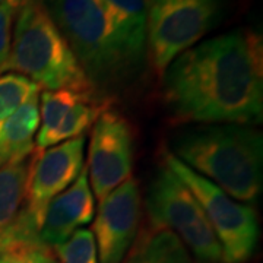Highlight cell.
Returning a JSON list of instances; mask_svg holds the SVG:
<instances>
[{
  "label": "cell",
  "mask_w": 263,
  "mask_h": 263,
  "mask_svg": "<svg viewBox=\"0 0 263 263\" xmlns=\"http://www.w3.org/2000/svg\"><path fill=\"white\" fill-rule=\"evenodd\" d=\"M262 38L231 31L176 57L164 72L174 116L199 124H254L263 116Z\"/></svg>",
  "instance_id": "cell-1"
},
{
  "label": "cell",
  "mask_w": 263,
  "mask_h": 263,
  "mask_svg": "<svg viewBox=\"0 0 263 263\" xmlns=\"http://www.w3.org/2000/svg\"><path fill=\"white\" fill-rule=\"evenodd\" d=\"M117 47L129 69L139 65L146 51L148 0H101Z\"/></svg>",
  "instance_id": "cell-13"
},
{
  "label": "cell",
  "mask_w": 263,
  "mask_h": 263,
  "mask_svg": "<svg viewBox=\"0 0 263 263\" xmlns=\"http://www.w3.org/2000/svg\"><path fill=\"white\" fill-rule=\"evenodd\" d=\"M94 209V195L84 167L70 187L50 200L38 230V240L53 247L65 243L76 230L92 221Z\"/></svg>",
  "instance_id": "cell-11"
},
{
  "label": "cell",
  "mask_w": 263,
  "mask_h": 263,
  "mask_svg": "<svg viewBox=\"0 0 263 263\" xmlns=\"http://www.w3.org/2000/svg\"><path fill=\"white\" fill-rule=\"evenodd\" d=\"M27 0H0V5H10V6H15V8H21Z\"/></svg>",
  "instance_id": "cell-22"
},
{
  "label": "cell",
  "mask_w": 263,
  "mask_h": 263,
  "mask_svg": "<svg viewBox=\"0 0 263 263\" xmlns=\"http://www.w3.org/2000/svg\"><path fill=\"white\" fill-rule=\"evenodd\" d=\"M40 92L32 94L10 116L0 130V168L34 154V135L40 124Z\"/></svg>",
  "instance_id": "cell-14"
},
{
  "label": "cell",
  "mask_w": 263,
  "mask_h": 263,
  "mask_svg": "<svg viewBox=\"0 0 263 263\" xmlns=\"http://www.w3.org/2000/svg\"><path fill=\"white\" fill-rule=\"evenodd\" d=\"M34 154L0 168V249L21 238L37 237L24 211Z\"/></svg>",
  "instance_id": "cell-12"
},
{
  "label": "cell",
  "mask_w": 263,
  "mask_h": 263,
  "mask_svg": "<svg viewBox=\"0 0 263 263\" xmlns=\"http://www.w3.org/2000/svg\"><path fill=\"white\" fill-rule=\"evenodd\" d=\"M41 88L25 76L18 73H5L0 76V130L12 114L32 94Z\"/></svg>",
  "instance_id": "cell-18"
},
{
  "label": "cell",
  "mask_w": 263,
  "mask_h": 263,
  "mask_svg": "<svg viewBox=\"0 0 263 263\" xmlns=\"http://www.w3.org/2000/svg\"><path fill=\"white\" fill-rule=\"evenodd\" d=\"M18 8L0 5V73H5L12 46V27L18 13Z\"/></svg>",
  "instance_id": "cell-21"
},
{
  "label": "cell",
  "mask_w": 263,
  "mask_h": 263,
  "mask_svg": "<svg viewBox=\"0 0 263 263\" xmlns=\"http://www.w3.org/2000/svg\"><path fill=\"white\" fill-rule=\"evenodd\" d=\"M100 114H101V108L94 104L91 95L81 98L78 103L69 108V111L65 114V117L62 119L56 130L50 136L48 148L81 136L92 123H95Z\"/></svg>",
  "instance_id": "cell-17"
},
{
  "label": "cell",
  "mask_w": 263,
  "mask_h": 263,
  "mask_svg": "<svg viewBox=\"0 0 263 263\" xmlns=\"http://www.w3.org/2000/svg\"><path fill=\"white\" fill-rule=\"evenodd\" d=\"M92 88H105L129 73L101 0L44 2Z\"/></svg>",
  "instance_id": "cell-4"
},
{
  "label": "cell",
  "mask_w": 263,
  "mask_h": 263,
  "mask_svg": "<svg viewBox=\"0 0 263 263\" xmlns=\"http://www.w3.org/2000/svg\"><path fill=\"white\" fill-rule=\"evenodd\" d=\"M141 195L136 180L127 179L100 202L94 238L100 263H122L138 233Z\"/></svg>",
  "instance_id": "cell-10"
},
{
  "label": "cell",
  "mask_w": 263,
  "mask_h": 263,
  "mask_svg": "<svg viewBox=\"0 0 263 263\" xmlns=\"http://www.w3.org/2000/svg\"><path fill=\"white\" fill-rule=\"evenodd\" d=\"M84 148L85 136L81 135L35 157L29 171L24 209L37 231L50 200L69 187L85 167Z\"/></svg>",
  "instance_id": "cell-9"
},
{
  "label": "cell",
  "mask_w": 263,
  "mask_h": 263,
  "mask_svg": "<svg viewBox=\"0 0 263 263\" xmlns=\"http://www.w3.org/2000/svg\"><path fill=\"white\" fill-rule=\"evenodd\" d=\"M218 15L219 0H148L146 48L154 69L164 73L209 32Z\"/></svg>",
  "instance_id": "cell-7"
},
{
  "label": "cell",
  "mask_w": 263,
  "mask_h": 263,
  "mask_svg": "<svg viewBox=\"0 0 263 263\" xmlns=\"http://www.w3.org/2000/svg\"><path fill=\"white\" fill-rule=\"evenodd\" d=\"M165 165L184 183L202 206L219 241L224 263L247 262L259 240V224L253 208L235 202L173 154H165Z\"/></svg>",
  "instance_id": "cell-6"
},
{
  "label": "cell",
  "mask_w": 263,
  "mask_h": 263,
  "mask_svg": "<svg viewBox=\"0 0 263 263\" xmlns=\"http://www.w3.org/2000/svg\"><path fill=\"white\" fill-rule=\"evenodd\" d=\"M5 72L25 76L46 91H94L43 0H27L19 8Z\"/></svg>",
  "instance_id": "cell-3"
},
{
  "label": "cell",
  "mask_w": 263,
  "mask_h": 263,
  "mask_svg": "<svg viewBox=\"0 0 263 263\" xmlns=\"http://www.w3.org/2000/svg\"><path fill=\"white\" fill-rule=\"evenodd\" d=\"M173 155L233 199L253 203L262 193V133L245 124L189 129L174 139Z\"/></svg>",
  "instance_id": "cell-2"
},
{
  "label": "cell",
  "mask_w": 263,
  "mask_h": 263,
  "mask_svg": "<svg viewBox=\"0 0 263 263\" xmlns=\"http://www.w3.org/2000/svg\"><path fill=\"white\" fill-rule=\"evenodd\" d=\"M146 211L155 230H168L200 263H224L222 250L202 206L164 164L151 183Z\"/></svg>",
  "instance_id": "cell-5"
},
{
  "label": "cell",
  "mask_w": 263,
  "mask_h": 263,
  "mask_svg": "<svg viewBox=\"0 0 263 263\" xmlns=\"http://www.w3.org/2000/svg\"><path fill=\"white\" fill-rule=\"evenodd\" d=\"M132 160V133L127 122L116 111H101L95 120L86 167L91 190L100 202L129 179Z\"/></svg>",
  "instance_id": "cell-8"
},
{
  "label": "cell",
  "mask_w": 263,
  "mask_h": 263,
  "mask_svg": "<svg viewBox=\"0 0 263 263\" xmlns=\"http://www.w3.org/2000/svg\"><path fill=\"white\" fill-rule=\"evenodd\" d=\"M91 94H81L70 89H57V91H44L41 94L40 103V124H38L37 148L40 151L47 149L48 139L60 124L69 108L81 98L89 97Z\"/></svg>",
  "instance_id": "cell-16"
},
{
  "label": "cell",
  "mask_w": 263,
  "mask_h": 263,
  "mask_svg": "<svg viewBox=\"0 0 263 263\" xmlns=\"http://www.w3.org/2000/svg\"><path fill=\"white\" fill-rule=\"evenodd\" d=\"M126 263H193L186 246L168 230H155L143 237Z\"/></svg>",
  "instance_id": "cell-15"
},
{
  "label": "cell",
  "mask_w": 263,
  "mask_h": 263,
  "mask_svg": "<svg viewBox=\"0 0 263 263\" xmlns=\"http://www.w3.org/2000/svg\"><path fill=\"white\" fill-rule=\"evenodd\" d=\"M0 263H59L38 238H21L0 249Z\"/></svg>",
  "instance_id": "cell-20"
},
{
  "label": "cell",
  "mask_w": 263,
  "mask_h": 263,
  "mask_svg": "<svg viewBox=\"0 0 263 263\" xmlns=\"http://www.w3.org/2000/svg\"><path fill=\"white\" fill-rule=\"evenodd\" d=\"M59 263H100L91 230L79 228L65 243L56 246Z\"/></svg>",
  "instance_id": "cell-19"
}]
</instances>
